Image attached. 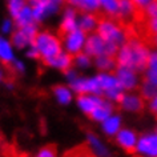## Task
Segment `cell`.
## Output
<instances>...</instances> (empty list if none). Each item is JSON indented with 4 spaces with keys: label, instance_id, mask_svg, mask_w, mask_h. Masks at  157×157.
Masks as SVG:
<instances>
[{
    "label": "cell",
    "instance_id": "obj_1",
    "mask_svg": "<svg viewBox=\"0 0 157 157\" xmlns=\"http://www.w3.org/2000/svg\"><path fill=\"white\" fill-rule=\"evenodd\" d=\"M152 51V47L145 37L140 35H131L123 45L119 47L115 55L117 65L127 67L135 69L140 73H144L147 69L148 57Z\"/></svg>",
    "mask_w": 157,
    "mask_h": 157
},
{
    "label": "cell",
    "instance_id": "obj_2",
    "mask_svg": "<svg viewBox=\"0 0 157 157\" xmlns=\"http://www.w3.org/2000/svg\"><path fill=\"white\" fill-rule=\"evenodd\" d=\"M96 32L99 33L105 41H108L109 44L116 47L117 49H119V47L123 45L124 43L128 40V37L132 35L128 24H124L123 21H120L119 19H116V17H105V16L100 17L99 27H97Z\"/></svg>",
    "mask_w": 157,
    "mask_h": 157
},
{
    "label": "cell",
    "instance_id": "obj_3",
    "mask_svg": "<svg viewBox=\"0 0 157 157\" xmlns=\"http://www.w3.org/2000/svg\"><path fill=\"white\" fill-rule=\"evenodd\" d=\"M33 48L39 55V60L44 63L63 51L61 36L52 31H39L33 41Z\"/></svg>",
    "mask_w": 157,
    "mask_h": 157
},
{
    "label": "cell",
    "instance_id": "obj_4",
    "mask_svg": "<svg viewBox=\"0 0 157 157\" xmlns=\"http://www.w3.org/2000/svg\"><path fill=\"white\" fill-rule=\"evenodd\" d=\"M36 23H43L59 15L65 7V0H28Z\"/></svg>",
    "mask_w": 157,
    "mask_h": 157
},
{
    "label": "cell",
    "instance_id": "obj_5",
    "mask_svg": "<svg viewBox=\"0 0 157 157\" xmlns=\"http://www.w3.org/2000/svg\"><path fill=\"white\" fill-rule=\"evenodd\" d=\"M96 76L99 80L101 96L117 105L121 96L124 95V89L120 87L115 72H96Z\"/></svg>",
    "mask_w": 157,
    "mask_h": 157
},
{
    "label": "cell",
    "instance_id": "obj_6",
    "mask_svg": "<svg viewBox=\"0 0 157 157\" xmlns=\"http://www.w3.org/2000/svg\"><path fill=\"white\" fill-rule=\"evenodd\" d=\"M88 35L81 31L80 28H76L69 32L61 33V44L63 49L71 56H76L77 53L84 52L85 43H87Z\"/></svg>",
    "mask_w": 157,
    "mask_h": 157
},
{
    "label": "cell",
    "instance_id": "obj_7",
    "mask_svg": "<svg viewBox=\"0 0 157 157\" xmlns=\"http://www.w3.org/2000/svg\"><path fill=\"white\" fill-rule=\"evenodd\" d=\"M84 52L95 59V57H99V56H104V55L115 56L116 52H117V48L113 47L112 44H109L108 41H105L97 32H93V33L88 35Z\"/></svg>",
    "mask_w": 157,
    "mask_h": 157
},
{
    "label": "cell",
    "instance_id": "obj_8",
    "mask_svg": "<svg viewBox=\"0 0 157 157\" xmlns=\"http://www.w3.org/2000/svg\"><path fill=\"white\" fill-rule=\"evenodd\" d=\"M71 88L73 89V92L77 95H85V93H91V95H100V85L99 80H97L96 73L95 75H83L78 73L72 81L67 83Z\"/></svg>",
    "mask_w": 157,
    "mask_h": 157
},
{
    "label": "cell",
    "instance_id": "obj_9",
    "mask_svg": "<svg viewBox=\"0 0 157 157\" xmlns=\"http://www.w3.org/2000/svg\"><path fill=\"white\" fill-rule=\"evenodd\" d=\"M117 108L121 113L127 115H139L144 112L147 108V101H145L137 91L133 92H124L120 101L117 103Z\"/></svg>",
    "mask_w": 157,
    "mask_h": 157
},
{
    "label": "cell",
    "instance_id": "obj_10",
    "mask_svg": "<svg viewBox=\"0 0 157 157\" xmlns=\"http://www.w3.org/2000/svg\"><path fill=\"white\" fill-rule=\"evenodd\" d=\"M133 155L136 157H157V132L155 129L140 133Z\"/></svg>",
    "mask_w": 157,
    "mask_h": 157
},
{
    "label": "cell",
    "instance_id": "obj_11",
    "mask_svg": "<svg viewBox=\"0 0 157 157\" xmlns=\"http://www.w3.org/2000/svg\"><path fill=\"white\" fill-rule=\"evenodd\" d=\"M115 75L117 77L120 87L124 89V92H133L137 91L143 81V73L137 72L135 69L127 68V67L117 65L115 69Z\"/></svg>",
    "mask_w": 157,
    "mask_h": 157
},
{
    "label": "cell",
    "instance_id": "obj_12",
    "mask_svg": "<svg viewBox=\"0 0 157 157\" xmlns=\"http://www.w3.org/2000/svg\"><path fill=\"white\" fill-rule=\"evenodd\" d=\"M39 32L37 24L33 25H27V27H16V29L13 31V33L11 35V43L16 49L25 51L29 47L33 45L35 37Z\"/></svg>",
    "mask_w": 157,
    "mask_h": 157
},
{
    "label": "cell",
    "instance_id": "obj_13",
    "mask_svg": "<svg viewBox=\"0 0 157 157\" xmlns=\"http://www.w3.org/2000/svg\"><path fill=\"white\" fill-rule=\"evenodd\" d=\"M139 135L136 129H133L131 127H124L121 128V131L113 137L116 147L121 149V151L127 152V153H133L135 148L137 145V140H139Z\"/></svg>",
    "mask_w": 157,
    "mask_h": 157
},
{
    "label": "cell",
    "instance_id": "obj_14",
    "mask_svg": "<svg viewBox=\"0 0 157 157\" xmlns=\"http://www.w3.org/2000/svg\"><path fill=\"white\" fill-rule=\"evenodd\" d=\"M85 144L88 151L92 153L93 157H111L112 151L108 143L103 136L97 135L95 132H88L85 136Z\"/></svg>",
    "mask_w": 157,
    "mask_h": 157
},
{
    "label": "cell",
    "instance_id": "obj_15",
    "mask_svg": "<svg viewBox=\"0 0 157 157\" xmlns=\"http://www.w3.org/2000/svg\"><path fill=\"white\" fill-rule=\"evenodd\" d=\"M104 100L103 96L100 95H91V93H85V95H77L75 99V105L78 109L81 115L89 117L93 113V111L99 107L100 103Z\"/></svg>",
    "mask_w": 157,
    "mask_h": 157
},
{
    "label": "cell",
    "instance_id": "obj_16",
    "mask_svg": "<svg viewBox=\"0 0 157 157\" xmlns=\"http://www.w3.org/2000/svg\"><path fill=\"white\" fill-rule=\"evenodd\" d=\"M101 135L107 139H113L117 133L121 131V128L124 127V117L121 115V112H115L112 113L109 117H107L103 123L99 124Z\"/></svg>",
    "mask_w": 157,
    "mask_h": 157
},
{
    "label": "cell",
    "instance_id": "obj_17",
    "mask_svg": "<svg viewBox=\"0 0 157 157\" xmlns=\"http://www.w3.org/2000/svg\"><path fill=\"white\" fill-rule=\"evenodd\" d=\"M76 28H78V12L72 7L67 6L60 12L59 29H60L61 33H65Z\"/></svg>",
    "mask_w": 157,
    "mask_h": 157
},
{
    "label": "cell",
    "instance_id": "obj_18",
    "mask_svg": "<svg viewBox=\"0 0 157 157\" xmlns=\"http://www.w3.org/2000/svg\"><path fill=\"white\" fill-rule=\"evenodd\" d=\"M140 11L137 10V7L133 4L132 0H119V7H117V16L120 21H123L124 24H131L139 17Z\"/></svg>",
    "mask_w": 157,
    "mask_h": 157
},
{
    "label": "cell",
    "instance_id": "obj_19",
    "mask_svg": "<svg viewBox=\"0 0 157 157\" xmlns=\"http://www.w3.org/2000/svg\"><path fill=\"white\" fill-rule=\"evenodd\" d=\"M52 96L55 101L61 107H68V105L73 104L75 99H76V93L67 83L55 85L52 89Z\"/></svg>",
    "mask_w": 157,
    "mask_h": 157
},
{
    "label": "cell",
    "instance_id": "obj_20",
    "mask_svg": "<svg viewBox=\"0 0 157 157\" xmlns=\"http://www.w3.org/2000/svg\"><path fill=\"white\" fill-rule=\"evenodd\" d=\"M44 64L51 69L59 71V72L64 73L65 71H68L69 68H72L73 65V56H71L69 53H67L64 49L61 52H59L57 55H55L53 57L48 59L47 61H44Z\"/></svg>",
    "mask_w": 157,
    "mask_h": 157
},
{
    "label": "cell",
    "instance_id": "obj_21",
    "mask_svg": "<svg viewBox=\"0 0 157 157\" xmlns=\"http://www.w3.org/2000/svg\"><path fill=\"white\" fill-rule=\"evenodd\" d=\"M101 15L97 12H81L78 13V28L84 31L87 35L96 32L99 27Z\"/></svg>",
    "mask_w": 157,
    "mask_h": 157
},
{
    "label": "cell",
    "instance_id": "obj_22",
    "mask_svg": "<svg viewBox=\"0 0 157 157\" xmlns=\"http://www.w3.org/2000/svg\"><path fill=\"white\" fill-rule=\"evenodd\" d=\"M16 59V48L11 43V39L0 36V63L4 65H11Z\"/></svg>",
    "mask_w": 157,
    "mask_h": 157
},
{
    "label": "cell",
    "instance_id": "obj_23",
    "mask_svg": "<svg viewBox=\"0 0 157 157\" xmlns=\"http://www.w3.org/2000/svg\"><path fill=\"white\" fill-rule=\"evenodd\" d=\"M116 111H117V105L104 99L100 103L99 107L93 111L92 115L89 116V120L93 121L95 124H100V123H103L107 117L111 116L112 113H115Z\"/></svg>",
    "mask_w": 157,
    "mask_h": 157
},
{
    "label": "cell",
    "instance_id": "obj_24",
    "mask_svg": "<svg viewBox=\"0 0 157 157\" xmlns=\"http://www.w3.org/2000/svg\"><path fill=\"white\" fill-rule=\"evenodd\" d=\"M67 6L72 7L77 11L78 13L81 12H97L100 13V3L99 0H65Z\"/></svg>",
    "mask_w": 157,
    "mask_h": 157
},
{
    "label": "cell",
    "instance_id": "obj_25",
    "mask_svg": "<svg viewBox=\"0 0 157 157\" xmlns=\"http://www.w3.org/2000/svg\"><path fill=\"white\" fill-rule=\"evenodd\" d=\"M93 68L97 72H115L117 68V61L115 56L111 55H104L93 59Z\"/></svg>",
    "mask_w": 157,
    "mask_h": 157
},
{
    "label": "cell",
    "instance_id": "obj_26",
    "mask_svg": "<svg viewBox=\"0 0 157 157\" xmlns=\"http://www.w3.org/2000/svg\"><path fill=\"white\" fill-rule=\"evenodd\" d=\"M72 67L75 69H77L80 73L85 72V71H89L91 68H93V57H91L85 52L77 53L76 56H73V65Z\"/></svg>",
    "mask_w": 157,
    "mask_h": 157
},
{
    "label": "cell",
    "instance_id": "obj_27",
    "mask_svg": "<svg viewBox=\"0 0 157 157\" xmlns=\"http://www.w3.org/2000/svg\"><path fill=\"white\" fill-rule=\"evenodd\" d=\"M13 21H15V24H16V27H27V25L37 24V23L35 21V17H33V13H32V10H31L29 4L20 13H17L16 16L13 17Z\"/></svg>",
    "mask_w": 157,
    "mask_h": 157
},
{
    "label": "cell",
    "instance_id": "obj_28",
    "mask_svg": "<svg viewBox=\"0 0 157 157\" xmlns=\"http://www.w3.org/2000/svg\"><path fill=\"white\" fill-rule=\"evenodd\" d=\"M119 0H101L100 2V13L105 17H116Z\"/></svg>",
    "mask_w": 157,
    "mask_h": 157
},
{
    "label": "cell",
    "instance_id": "obj_29",
    "mask_svg": "<svg viewBox=\"0 0 157 157\" xmlns=\"http://www.w3.org/2000/svg\"><path fill=\"white\" fill-rule=\"evenodd\" d=\"M137 92L140 93L141 97H143L145 101H149L157 93V88L153 84L149 83V81H147V80H144L143 78V81H141V84H140L139 89H137Z\"/></svg>",
    "mask_w": 157,
    "mask_h": 157
},
{
    "label": "cell",
    "instance_id": "obj_30",
    "mask_svg": "<svg viewBox=\"0 0 157 157\" xmlns=\"http://www.w3.org/2000/svg\"><path fill=\"white\" fill-rule=\"evenodd\" d=\"M28 6V0H7V10L11 17H15Z\"/></svg>",
    "mask_w": 157,
    "mask_h": 157
},
{
    "label": "cell",
    "instance_id": "obj_31",
    "mask_svg": "<svg viewBox=\"0 0 157 157\" xmlns=\"http://www.w3.org/2000/svg\"><path fill=\"white\" fill-rule=\"evenodd\" d=\"M16 29V24H15L13 19L12 17H7L4 20L2 21V24H0V33L3 35V36H11V35L13 33V31Z\"/></svg>",
    "mask_w": 157,
    "mask_h": 157
},
{
    "label": "cell",
    "instance_id": "obj_32",
    "mask_svg": "<svg viewBox=\"0 0 157 157\" xmlns=\"http://www.w3.org/2000/svg\"><path fill=\"white\" fill-rule=\"evenodd\" d=\"M144 20H149V19H157V0H152L145 8L141 11Z\"/></svg>",
    "mask_w": 157,
    "mask_h": 157
},
{
    "label": "cell",
    "instance_id": "obj_33",
    "mask_svg": "<svg viewBox=\"0 0 157 157\" xmlns=\"http://www.w3.org/2000/svg\"><path fill=\"white\" fill-rule=\"evenodd\" d=\"M32 157H57V152L53 147L45 145V147H41L39 149Z\"/></svg>",
    "mask_w": 157,
    "mask_h": 157
},
{
    "label": "cell",
    "instance_id": "obj_34",
    "mask_svg": "<svg viewBox=\"0 0 157 157\" xmlns=\"http://www.w3.org/2000/svg\"><path fill=\"white\" fill-rule=\"evenodd\" d=\"M144 29L148 36L152 35H157V19H149V20H144Z\"/></svg>",
    "mask_w": 157,
    "mask_h": 157
},
{
    "label": "cell",
    "instance_id": "obj_35",
    "mask_svg": "<svg viewBox=\"0 0 157 157\" xmlns=\"http://www.w3.org/2000/svg\"><path fill=\"white\" fill-rule=\"evenodd\" d=\"M147 69L148 71H157V49H153L152 48L151 53H149ZM147 69H145V71H147Z\"/></svg>",
    "mask_w": 157,
    "mask_h": 157
},
{
    "label": "cell",
    "instance_id": "obj_36",
    "mask_svg": "<svg viewBox=\"0 0 157 157\" xmlns=\"http://www.w3.org/2000/svg\"><path fill=\"white\" fill-rule=\"evenodd\" d=\"M11 68H12V71L15 73H17V75H21V73H24L25 72V69H27V67H25V63L20 60V59H16L12 64H11Z\"/></svg>",
    "mask_w": 157,
    "mask_h": 157
},
{
    "label": "cell",
    "instance_id": "obj_37",
    "mask_svg": "<svg viewBox=\"0 0 157 157\" xmlns=\"http://www.w3.org/2000/svg\"><path fill=\"white\" fill-rule=\"evenodd\" d=\"M143 78L144 80L149 81L151 84H153L157 88V71H145L143 73Z\"/></svg>",
    "mask_w": 157,
    "mask_h": 157
},
{
    "label": "cell",
    "instance_id": "obj_38",
    "mask_svg": "<svg viewBox=\"0 0 157 157\" xmlns=\"http://www.w3.org/2000/svg\"><path fill=\"white\" fill-rule=\"evenodd\" d=\"M147 109L149 111L151 115L157 117V93L149 101H147Z\"/></svg>",
    "mask_w": 157,
    "mask_h": 157
},
{
    "label": "cell",
    "instance_id": "obj_39",
    "mask_svg": "<svg viewBox=\"0 0 157 157\" xmlns=\"http://www.w3.org/2000/svg\"><path fill=\"white\" fill-rule=\"evenodd\" d=\"M132 2H133V4L137 7V10H139L140 13H141V11H143L145 7H147L149 3L152 2V0H132Z\"/></svg>",
    "mask_w": 157,
    "mask_h": 157
},
{
    "label": "cell",
    "instance_id": "obj_40",
    "mask_svg": "<svg viewBox=\"0 0 157 157\" xmlns=\"http://www.w3.org/2000/svg\"><path fill=\"white\" fill-rule=\"evenodd\" d=\"M25 56L28 59H31V60H37V59H39V55L36 52V49L33 48V45L29 47L28 49H25Z\"/></svg>",
    "mask_w": 157,
    "mask_h": 157
},
{
    "label": "cell",
    "instance_id": "obj_41",
    "mask_svg": "<svg viewBox=\"0 0 157 157\" xmlns=\"http://www.w3.org/2000/svg\"><path fill=\"white\" fill-rule=\"evenodd\" d=\"M148 41H149V44H151V47L153 49H157V35H152V36H149Z\"/></svg>",
    "mask_w": 157,
    "mask_h": 157
},
{
    "label": "cell",
    "instance_id": "obj_42",
    "mask_svg": "<svg viewBox=\"0 0 157 157\" xmlns=\"http://www.w3.org/2000/svg\"><path fill=\"white\" fill-rule=\"evenodd\" d=\"M6 81V71L0 67V84H3Z\"/></svg>",
    "mask_w": 157,
    "mask_h": 157
},
{
    "label": "cell",
    "instance_id": "obj_43",
    "mask_svg": "<svg viewBox=\"0 0 157 157\" xmlns=\"http://www.w3.org/2000/svg\"><path fill=\"white\" fill-rule=\"evenodd\" d=\"M155 131H156V132H157V127H156V128H155Z\"/></svg>",
    "mask_w": 157,
    "mask_h": 157
},
{
    "label": "cell",
    "instance_id": "obj_44",
    "mask_svg": "<svg viewBox=\"0 0 157 157\" xmlns=\"http://www.w3.org/2000/svg\"><path fill=\"white\" fill-rule=\"evenodd\" d=\"M100 2H101V0H99V3H100Z\"/></svg>",
    "mask_w": 157,
    "mask_h": 157
}]
</instances>
